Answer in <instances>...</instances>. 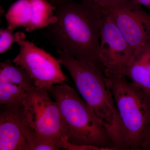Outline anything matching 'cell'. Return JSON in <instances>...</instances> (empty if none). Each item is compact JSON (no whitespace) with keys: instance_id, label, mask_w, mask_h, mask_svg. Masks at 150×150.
Instances as JSON below:
<instances>
[{"instance_id":"cell-1","label":"cell","mask_w":150,"mask_h":150,"mask_svg":"<svg viewBox=\"0 0 150 150\" xmlns=\"http://www.w3.org/2000/svg\"><path fill=\"white\" fill-rule=\"evenodd\" d=\"M47 1L55 7L57 19L41 29V35L57 51L104 71L99 56L103 8L86 0Z\"/></svg>"},{"instance_id":"cell-11","label":"cell","mask_w":150,"mask_h":150,"mask_svg":"<svg viewBox=\"0 0 150 150\" xmlns=\"http://www.w3.org/2000/svg\"><path fill=\"white\" fill-rule=\"evenodd\" d=\"M122 74L150 97V42L134 52Z\"/></svg>"},{"instance_id":"cell-3","label":"cell","mask_w":150,"mask_h":150,"mask_svg":"<svg viewBox=\"0 0 150 150\" xmlns=\"http://www.w3.org/2000/svg\"><path fill=\"white\" fill-rule=\"evenodd\" d=\"M48 91L59 105L63 141L101 150H118L110 134L74 89L64 83L54 85Z\"/></svg>"},{"instance_id":"cell-15","label":"cell","mask_w":150,"mask_h":150,"mask_svg":"<svg viewBox=\"0 0 150 150\" xmlns=\"http://www.w3.org/2000/svg\"><path fill=\"white\" fill-rule=\"evenodd\" d=\"M148 149L150 150V118L144 133L140 147V150Z\"/></svg>"},{"instance_id":"cell-12","label":"cell","mask_w":150,"mask_h":150,"mask_svg":"<svg viewBox=\"0 0 150 150\" xmlns=\"http://www.w3.org/2000/svg\"><path fill=\"white\" fill-rule=\"evenodd\" d=\"M31 7V21L26 32L45 28L56 21L55 7L47 0H29Z\"/></svg>"},{"instance_id":"cell-4","label":"cell","mask_w":150,"mask_h":150,"mask_svg":"<svg viewBox=\"0 0 150 150\" xmlns=\"http://www.w3.org/2000/svg\"><path fill=\"white\" fill-rule=\"evenodd\" d=\"M123 126L129 150H140L150 118V97L126 76L104 71Z\"/></svg>"},{"instance_id":"cell-5","label":"cell","mask_w":150,"mask_h":150,"mask_svg":"<svg viewBox=\"0 0 150 150\" xmlns=\"http://www.w3.org/2000/svg\"><path fill=\"white\" fill-rule=\"evenodd\" d=\"M32 135L64 149L63 124L58 103L53 101L48 91L35 87L22 103Z\"/></svg>"},{"instance_id":"cell-10","label":"cell","mask_w":150,"mask_h":150,"mask_svg":"<svg viewBox=\"0 0 150 150\" xmlns=\"http://www.w3.org/2000/svg\"><path fill=\"white\" fill-rule=\"evenodd\" d=\"M36 87L29 75L10 60L0 64V104L21 105L27 95Z\"/></svg>"},{"instance_id":"cell-16","label":"cell","mask_w":150,"mask_h":150,"mask_svg":"<svg viewBox=\"0 0 150 150\" xmlns=\"http://www.w3.org/2000/svg\"><path fill=\"white\" fill-rule=\"evenodd\" d=\"M95 3L104 8H109L121 2L123 0H86Z\"/></svg>"},{"instance_id":"cell-2","label":"cell","mask_w":150,"mask_h":150,"mask_svg":"<svg viewBox=\"0 0 150 150\" xmlns=\"http://www.w3.org/2000/svg\"><path fill=\"white\" fill-rule=\"evenodd\" d=\"M58 59L69 71L78 91L110 134L118 150H129L128 137L104 71L57 51Z\"/></svg>"},{"instance_id":"cell-8","label":"cell","mask_w":150,"mask_h":150,"mask_svg":"<svg viewBox=\"0 0 150 150\" xmlns=\"http://www.w3.org/2000/svg\"><path fill=\"white\" fill-rule=\"evenodd\" d=\"M104 13L100 31V60L105 71L122 74L134 52L112 18Z\"/></svg>"},{"instance_id":"cell-6","label":"cell","mask_w":150,"mask_h":150,"mask_svg":"<svg viewBox=\"0 0 150 150\" xmlns=\"http://www.w3.org/2000/svg\"><path fill=\"white\" fill-rule=\"evenodd\" d=\"M15 34L20 51L13 62L27 72L36 87L48 91L54 85L69 82L62 71L58 59L26 40L23 33L17 32Z\"/></svg>"},{"instance_id":"cell-14","label":"cell","mask_w":150,"mask_h":150,"mask_svg":"<svg viewBox=\"0 0 150 150\" xmlns=\"http://www.w3.org/2000/svg\"><path fill=\"white\" fill-rule=\"evenodd\" d=\"M13 30L8 28L0 30V54H2L11 48L16 42L15 34Z\"/></svg>"},{"instance_id":"cell-17","label":"cell","mask_w":150,"mask_h":150,"mask_svg":"<svg viewBox=\"0 0 150 150\" xmlns=\"http://www.w3.org/2000/svg\"><path fill=\"white\" fill-rule=\"evenodd\" d=\"M141 5L144 6L150 10V0H137Z\"/></svg>"},{"instance_id":"cell-13","label":"cell","mask_w":150,"mask_h":150,"mask_svg":"<svg viewBox=\"0 0 150 150\" xmlns=\"http://www.w3.org/2000/svg\"><path fill=\"white\" fill-rule=\"evenodd\" d=\"M31 16L29 0H18L11 6L6 14L7 27L13 30L19 27L26 28L30 23Z\"/></svg>"},{"instance_id":"cell-7","label":"cell","mask_w":150,"mask_h":150,"mask_svg":"<svg viewBox=\"0 0 150 150\" xmlns=\"http://www.w3.org/2000/svg\"><path fill=\"white\" fill-rule=\"evenodd\" d=\"M110 15L135 52L150 42V13L137 0H123L109 8Z\"/></svg>"},{"instance_id":"cell-9","label":"cell","mask_w":150,"mask_h":150,"mask_svg":"<svg viewBox=\"0 0 150 150\" xmlns=\"http://www.w3.org/2000/svg\"><path fill=\"white\" fill-rule=\"evenodd\" d=\"M30 133L22 104L1 105L0 150H29Z\"/></svg>"}]
</instances>
